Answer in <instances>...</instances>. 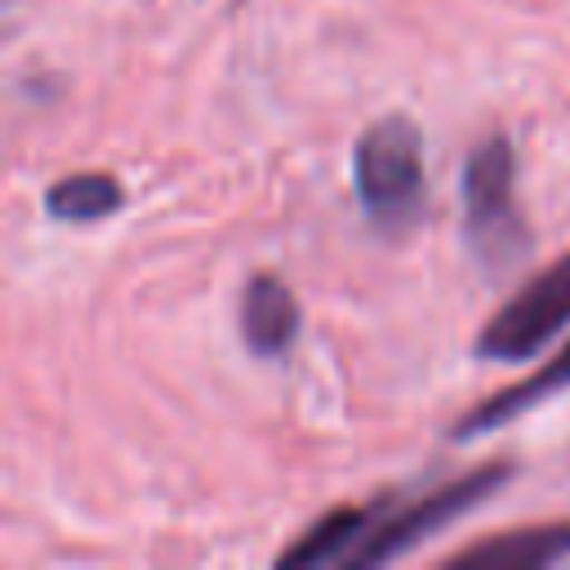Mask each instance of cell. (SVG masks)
<instances>
[{
    "label": "cell",
    "mask_w": 570,
    "mask_h": 570,
    "mask_svg": "<svg viewBox=\"0 0 570 570\" xmlns=\"http://www.w3.org/2000/svg\"><path fill=\"white\" fill-rule=\"evenodd\" d=\"M356 200L374 227L401 232L423 209V134L410 116L392 111L374 120L352 151Z\"/></svg>",
    "instance_id": "6da1fadb"
},
{
    "label": "cell",
    "mask_w": 570,
    "mask_h": 570,
    "mask_svg": "<svg viewBox=\"0 0 570 570\" xmlns=\"http://www.w3.org/2000/svg\"><path fill=\"white\" fill-rule=\"evenodd\" d=\"M508 481H512V463H485V468H472V472H463V476L445 481L441 490L423 494L419 503H410V508L392 512L387 521L370 525V530L356 539V548H352L338 566H347V570L387 566V561L405 557L410 548H419L428 534H436V530H445L450 521H459L463 512L481 508V503H485L499 485H508Z\"/></svg>",
    "instance_id": "7a4b0ae2"
},
{
    "label": "cell",
    "mask_w": 570,
    "mask_h": 570,
    "mask_svg": "<svg viewBox=\"0 0 570 570\" xmlns=\"http://www.w3.org/2000/svg\"><path fill=\"white\" fill-rule=\"evenodd\" d=\"M570 325V254L534 272L476 334L481 361H530Z\"/></svg>",
    "instance_id": "3957f363"
},
{
    "label": "cell",
    "mask_w": 570,
    "mask_h": 570,
    "mask_svg": "<svg viewBox=\"0 0 570 570\" xmlns=\"http://www.w3.org/2000/svg\"><path fill=\"white\" fill-rule=\"evenodd\" d=\"M463 227L476 254L499 263L525 240L517 218V156L503 134L481 138L463 160Z\"/></svg>",
    "instance_id": "277c9868"
},
{
    "label": "cell",
    "mask_w": 570,
    "mask_h": 570,
    "mask_svg": "<svg viewBox=\"0 0 570 570\" xmlns=\"http://www.w3.org/2000/svg\"><path fill=\"white\" fill-rule=\"evenodd\" d=\"M298 298L272 272H254L240 289V338L254 356H281L298 338Z\"/></svg>",
    "instance_id": "5b68a950"
},
{
    "label": "cell",
    "mask_w": 570,
    "mask_h": 570,
    "mask_svg": "<svg viewBox=\"0 0 570 570\" xmlns=\"http://www.w3.org/2000/svg\"><path fill=\"white\" fill-rule=\"evenodd\" d=\"M570 557V525H530V530H508L499 539H481L463 552H454L445 566L459 570H543Z\"/></svg>",
    "instance_id": "8992f818"
},
{
    "label": "cell",
    "mask_w": 570,
    "mask_h": 570,
    "mask_svg": "<svg viewBox=\"0 0 570 570\" xmlns=\"http://www.w3.org/2000/svg\"><path fill=\"white\" fill-rule=\"evenodd\" d=\"M561 387H570V343H566L557 356H548L530 379H521V383H512V387H503V392L485 396L481 405H472V410L450 428V436H454V441L485 436V432H494L499 423H508V419L525 414L530 405L548 401V396H552V392H561Z\"/></svg>",
    "instance_id": "52a82bcc"
},
{
    "label": "cell",
    "mask_w": 570,
    "mask_h": 570,
    "mask_svg": "<svg viewBox=\"0 0 570 570\" xmlns=\"http://www.w3.org/2000/svg\"><path fill=\"white\" fill-rule=\"evenodd\" d=\"M379 508L383 503H365V508H356V503H347V508H334V512H325L316 525H307L281 557H276V566H321V561H343L352 548H356V539L374 525V517H379Z\"/></svg>",
    "instance_id": "ba28073f"
},
{
    "label": "cell",
    "mask_w": 570,
    "mask_h": 570,
    "mask_svg": "<svg viewBox=\"0 0 570 570\" xmlns=\"http://www.w3.org/2000/svg\"><path fill=\"white\" fill-rule=\"evenodd\" d=\"M125 205V187L111 174H67L45 191V209L58 223H98Z\"/></svg>",
    "instance_id": "9c48e42d"
}]
</instances>
